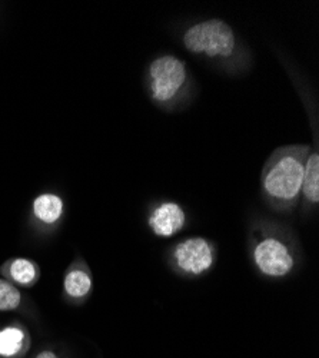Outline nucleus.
<instances>
[{
    "label": "nucleus",
    "instance_id": "f257e3e1",
    "mask_svg": "<svg viewBox=\"0 0 319 358\" xmlns=\"http://www.w3.org/2000/svg\"><path fill=\"white\" fill-rule=\"evenodd\" d=\"M309 152V145H288L275 149L260 173V185L267 199L291 203L299 198Z\"/></svg>",
    "mask_w": 319,
    "mask_h": 358
},
{
    "label": "nucleus",
    "instance_id": "f03ea898",
    "mask_svg": "<svg viewBox=\"0 0 319 358\" xmlns=\"http://www.w3.org/2000/svg\"><path fill=\"white\" fill-rule=\"evenodd\" d=\"M182 43L188 52L218 64H232L241 55L239 41L230 24L221 19L202 20L189 26Z\"/></svg>",
    "mask_w": 319,
    "mask_h": 358
},
{
    "label": "nucleus",
    "instance_id": "7ed1b4c3",
    "mask_svg": "<svg viewBox=\"0 0 319 358\" xmlns=\"http://www.w3.org/2000/svg\"><path fill=\"white\" fill-rule=\"evenodd\" d=\"M147 80L151 99L162 108H172L188 91L189 72L179 57L163 55L149 65Z\"/></svg>",
    "mask_w": 319,
    "mask_h": 358
},
{
    "label": "nucleus",
    "instance_id": "20e7f679",
    "mask_svg": "<svg viewBox=\"0 0 319 358\" xmlns=\"http://www.w3.org/2000/svg\"><path fill=\"white\" fill-rule=\"evenodd\" d=\"M256 266L265 275L283 277L294 268V258L288 247L275 238H265L253 251Z\"/></svg>",
    "mask_w": 319,
    "mask_h": 358
},
{
    "label": "nucleus",
    "instance_id": "39448f33",
    "mask_svg": "<svg viewBox=\"0 0 319 358\" xmlns=\"http://www.w3.org/2000/svg\"><path fill=\"white\" fill-rule=\"evenodd\" d=\"M173 257L181 270L192 275L208 271L214 264L212 248L204 238H191L181 243L175 248Z\"/></svg>",
    "mask_w": 319,
    "mask_h": 358
},
{
    "label": "nucleus",
    "instance_id": "423d86ee",
    "mask_svg": "<svg viewBox=\"0 0 319 358\" xmlns=\"http://www.w3.org/2000/svg\"><path fill=\"white\" fill-rule=\"evenodd\" d=\"M185 211L175 202H163L149 217V227L158 236H172L185 225Z\"/></svg>",
    "mask_w": 319,
    "mask_h": 358
},
{
    "label": "nucleus",
    "instance_id": "0eeeda50",
    "mask_svg": "<svg viewBox=\"0 0 319 358\" xmlns=\"http://www.w3.org/2000/svg\"><path fill=\"white\" fill-rule=\"evenodd\" d=\"M302 194L308 202H319V154L311 151L305 161L304 179H302Z\"/></svg>",
    "mask_w": 319,
    "mask_h": 358
},
{
    "label": "nucleus",
    "instance_id": "6e6552de",
    "mask_svg": "<svg viewBox=\"0 0 319 358\" xmlns=\"http://www.w3.org/2000/svg\"><path fill=\"white\" fill-rule=\"evenodd\" d=\"M64 211L62 199L53 194H43L34 202V213L42 222L53 224L61 218Z\"/></svg>",
    "mask_w": 319,
    "mask_h": 358
},
{
    "label": "nucleus",
    "instance_id": "1a4fd4ad",
    "mask_svg": "<svg viewBox=\"0 0 319 358\" xmlns=\"http://www.w3.org/2000/svg\"><path fill=\"white\" fill-rule=\"evenodd\" d=\"M92 288L91 277L82 270L71 271L65 278V289L73 298H82Z\"/></svg>",
    "mask_w": 319,
    "mask_h": 358
},
{
    "label": "nucleus",
    "instance_id": "9d476101",
    "mask_svg": "<svg viewBox=\"0 0 319 358\" xmlns=\"http://www.w3.org/2000/svg\"><path fill=\"white\" fill-rule=\"evenodd\" d=\"M36 265L24 258H17L10 264V275L13 278V281H16L17 284L22 285H29L32 284L36 278L38 270Z\"/></svg>",
    "mask_w": 319,
    "mask_h": 358
},
{
    "label": "nucleus",
    "instance_id": "9b49d317",
    "mask_svg": "<svg viewBox=\"0 0 319 358\" xmlns=\"http://www.w3.org/2000/svg\"><path fill=\"white\" fill-rule=\"evenodd\" d=\"M23 344V333L19 328L9 327L6 330L0 331V354L5 357L15 355L20 351Z\"/></svg>",
    "mask_w": 319,
    "mask_h": 358
},
{
    "label": "nucleus",
    "instance_id": "f8f14e48",
    "mask_svg": "<svg viewBox=\"0 0 319 358\" xmlns=\"http://www.w3.org/2000/svg\"><path fill=\"white\" fill-rule=\"evenodd\" d=\"M20 304V292L9 282L0 280V311L16 310Z\"/></svg>",
    "mask_w": 319,
    "mask_h": 358
},
{
    "label": "nucleus",
    "instance_id": "ddd939ff",
    "mask_svg": "<svg viewBox=\"0 0 319 358\" xmlns=\"http://www.w3.org/2000/svg\"><path fill=\"white\" fill-rule=\"evenodd\" d=\"M36 358H57V357L53 352H50V351H45V352L39 354Z\"/></svg>",
    "mask_w": 319,
    "mask_h": 358
}]
</instances>
